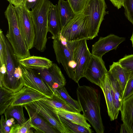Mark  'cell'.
<instances>
[{"label": "cell", "instance_id": "25", "mask_svg": "<svg viewBox=\"0 0 133 133\" xmlns=\"http://www.w3.org/2000/svg\"><path fill=\"white\" fill-rule=\"evenodd\" d=\"M23 105L9 106L4 113L5 119L13 118L17 121L18 123L22 124L26 121L24 114Z\"/></svg>", "mask_w": 133, "mask_h": 133}, {"label": "cell", "instance_id": "29", "mask_svg": "<svg viewBox=\"0 0 133 133\" xmlns=\"http://www.w3.org/2000/svg\"><path fill=\"white\" fill-rule=\"evenodd\" d=\"M118 62L128 73L130 77L133 75V54L125 56Z\"/></svg>", "mask_w": 133, "mask_h": 133}, {"label": "cell", "instance_id": "38", "mask_svg": "<svg viewBox=\"0 0 133 133\" xmlns=\"http://www.w3.org/2000/svg\"><path fill=\"white\" fill-rule=\"evenodd\" d=\"M112 4L118 9H119L123 6L124 0H109Z\"/></svg>", "mask_w": 133, "mask_h": 133}, {"label": "cell", "instance_id": "10", "mask_svg": "<svg viewBox=\"0 0 133 133\" xmlns=\"http://www.w3.org/2000/svg\"><path fill=\"white\" fill-rule=\"evenodd\" d=\"M92 54L88 47L87 40L77 41L73 50V61L75 66L74 81L78 83L84 77L86 68L90 59Z\"/></svg>", "mask_w": 133, "mask_h": 133}, {"label": "cell", "instance_id": "35", "mask_svg": "<svg viewBox=\"0 0 133 133\" xmlns=\"http://www.w3.org/2000/svg\"><path fill=\"white\" fill-rule=\"evenodd\" d=\"M0 124V133H10L11 127L7 125L3 115H1Z\"/></svg>", "mask_w": 133, "mask_h": 133}, {"label": "cell", "instance_id": "13", "mask_svg": "<svg viewBox=\"0 0 133 133\" xmlns=\"http://www.w3.org/2000/svg\"><path fill=\"white\" fill-rule=\"evenodd\" d=\"M108 72L102 58L92 54L85 70L84 77L99 87L101 82Z\"/></svg>", "mask_w": 133, "mask_h": 133}, {"label": "cell", "instance_id": "1", "mask_svg": "<svg viewBox=\"0 0 133 133\" xmlns=\"http://www.w3.org/2000/svg\"><path fill=\"white\" fill-rule=\"evenodd\" d=\"M76 93L77 101L83 115L97 133H103L104 127L101 117V96L93 87L79 85Z\"/></svg>", "mask_w": 133, "mask_h": 133}, {"label": "cell", "instance_id": "15", "mask_svg": "<svg viewBox=\"0 0 133 133\" xmlns=\"http://www.w3.org/2000/svg\"><path fill=\"white\" fill-rule=\"evenodd\" d=\"M36 70L37 74L48 84L54 92L55 89L65 85L66 79L56 64L53 63L48 69Z\"/></svg>", "mask_w": 133, "mask_h": 133}, {"label": "cell", "instance_id": "26", "mask_svg": "<svg viewBox=\"0 0 133 133\" xmlns=\"http://www.w3.org/2000/svg\"><path fill=\"white\" fill-rule=\"evenodd\" d=\"M0 114L2 115L11 105L15 93L2 87H0Z\"/></svg>", "mask_w": 133, "mask_h": 133}, {"label": "cell", "instance_id": "31", "mask_svg": "<svg viewBox=\"0 0 133 133\" xmlns=\"http://www.w3.org/2000/svg\"><path fill=\"white\" fill-rule=\"evenodd\" d=\"M6 38L1 29L0 30V65H6Z\"/></svg>", "mask_w": 133, "mask_h": 133}, {"label": "cell", "instance_id": "17", "mask_svg": "<svg viewBox=\"0 0 133 133\" xmlns=\"http://www.w3.org/2000/svg\"><path fill=\"white\" fill-rule=\"evenodd\" d=\"M23 106L31 119V128L36 130V132L60 133L33 109L26 105Z\"/></svg>", "mask_w": 133, "mask_h": 133}, {"label": "cell", "instance_id": "27", "mask_svg": "<svg viewBox=\"0 0 133 133\" xmlns=\"http://www.w3.org/2000/svg\"><path fill=\"white\" fill-rule=\"evenodd\" d=\"M59 116L62 122L65 127L68 129L70 133H92L93 132L91 129H88L59 115Z\"/></svg>", "mask_w": 133, "mask_h": 133}, {"label": "cell", "instance_id": "16", "mask_svg": "<svg viewBox=\"0 0 133 133\" xmlns=\"http://www.w3.org/2000/svg\"><path fill=\"white\" fill-rule=\"evenodd\" d=\"M46 97H48L38 91L24 86L21 89L15 93L10 105H23Z\"/></svg>", "mask_w": 133, "mask_h": 133}, {"label": "cell", "instance_id": "9", "mask_svg": "<svg viewBox=\"0 0 133 133\" xmlns=\"http://www.w3.org/2000/svg\"><path fill=\"white\" fill-rule=\"evenodd\" d=\"M20 29L28 49L34 47L35 32L30 11L24 6H15Z\"/></svg>", "mask_w": 133, "mask_h": 133}, {"label": "cell", "instance_id": "23", "mask_svg": "<svg viewBox=\"0 0 133 133\" xmlns=\"http://www.w3.org/2000/svg\"><path fill=\"white\" fill-rule=\"evenodd\" d=\"M57 6L62 29L74 17L76 14L67 1L58 0Z\"/></svg>", "mask_w": 133, "mask_h": 133}, {"label": "cell", "instance_id": "37", "mask_svg": "<svg viewBox=\"0 0 133 133\" xmlns=\"http://www.w3.org/2000/svg\"><path fill=\"white\" fill-rule=\"evenodd\" d=\"M41 0H27L25 6L29 10L33 8Z\"/></svg>", "mask_w": 133, "mask_h": 133}, {"label": "cell", "instance_id": "21", "mask_svg": "<svg viewBox=\"0 0 133 133\" xmlns=\"http://www.w3.org/2000/svg\"><path fill=\"white\" fill-rule=\"evenodd\" d=\"M108 72L118 82L123 93L130 78L126 71L120 65L118 62H114L109 66Z\"/></svg>", "mask_w": 133, "mask_h": 133}, {"label": "cell", "instance_id": "14", "mask_svg": "<svg viewBox=\"0 0 133 133\" xmlns=\"http://www.w3.org/2000/svg\"><path fill=\"white\" fill-rule=\"evenodd\" d=\"M125 38L113 34L99 38L92 46L91 54L102 57L105 54L112 50H116L118 45L124 41Z\"/></svg>", "mask_w": 133, "mask_h": 133}, {"label": "cell", "instance_id": "30", "mask_svg": "<svg viewBox=\"0 0 133 133\" xmlns=\"http://www.w3.org/2000/svg\"><path fill=\"white\" fill-rule=\"evenodd\" d=\"M31 122L30 118L22 124L18 123L12 126L10 133H32L31 129Z\"/></svg>", "mask_w": 133, "mask_h": 133}, {"label": "cell", "instance_id": "8", "mask_svg": "<svg viewBox=\"0 0 133 133\" xmlns=\"http://www.w3.org/2000/svg\"><path fill=\"white\" fill-rule=\"evenodd\" d=\"M60 35L69 42L90 39L87 19L83 13L76 14L61 29Z\"/></svg>", "mask_w": 133, "mask_h": 133}, {"label": "cell", "instance_id": "34", "mask_svg": "<svg viewBox=\"0 0 133 133\" xmlns=\"http://www.w3.org/2000/svg\"><path fill=\"white\" fill-rule=\"evenodd\" d=\"M133 94V75L130 77L127 84L123 96V100Z\"/></svg>", "mask_w": 133, "mask_h": 133}, {"label": "cell", "instance_id": "7", "mask_svg": "<svg viewBox=\"0 0 133 133\" xmlns=\"http://www.w3.org/2000/svg\"><path fill=\"white\" fill-rule=\"evenodd\" d=\"M6 65L7 74L5 75L0 74V87H2L16 93L23 88L24 84L23 81L18 80L15 76V69L19 65V64L6 38Z\"/></svg>", "mask_w": 133, "mask_h": 133}, {"label": "cell", "instance_id": "3", "mask_svg": "<svg viewBox=\"0 0 133 133\" xmlns=\"http://www.w3.org/2000/svg\"><path fill=\"white\" fill-rule=\"evenodd\" d=\"M51 2L41 0L30 11L35 32L34 47L43 52L46 49L48 32V18Z\"/></svg>", "mask_w": 133, "mask_h": 133}, {"label": "cell", "instance_id": "19", "mask_svg": "<svg viewBox=\"0 0 133 133\" xmlns=\"http://www.w3.org/2000/svg\"><path fill=\"white\" fill-rule=\"evenodd\" d=\"M48 32L52 35L53 39L59 37L62 29L61 19L57 5L51 2L48 18Z\"/></svg>", "mask_w": 133, "mask_h": 133}, {"label": "cell", "instance_id": "41", "mask_svg": "<svg viewBox=\"0 0 133 133\" xmlns=\"http://www.w3.org/2000/svg\"><path fill=\"white\" fill-rule=\"evenodd\" d=\"M130 40L132 44V46L133 47V32L132 35L131 36V38L130 39Z\"/></svg>", "mask_w": 133, "mask_h": 133}, {"label": "cell", "instance_id": "40", "mask_svg": "<svg viewBox=\"0 0 133 133\" xmlns=\"http://www.w3.org/2000/svg\"><path fill=\"white\" fill-rule=\"evenodd\" d=\"M121 127L120 132V133H128L125 126L123 123L121 125Z\"/></svg>", "mask_w": 133, "mask_h": 133}, {"label": "cell", "instance_id": "18", "mask_svg": "<svg viewBox=\"0 0 133 133\" xmlns=\"http://www.w3.org/2000/svg\"><path fill=\"white\" fill-rule=\"evenodd\" d=\"M120 111L121 120L128 133H133V94L123 100Z\"/></svg>", "mask_w": 133, "mask_h": 133}, {"label": "cell", "instance_id": "36", "mask_svg": "<svg viewBox=\"0 0 133 133\" xmlns=\"http://www.w3.org/2000/svg\"><path fill=\"white\" fill-rule=\"evenodd\" d=\"M14 6H25L27 0H6Z\"/></svg>", "mask_w": 133, "mask_h": 133}, {"label": "cell", "instance_id": "28", "mask_svg": "<svg viewBox=\"0 0 133 133\" xmlns=\"http://www.w3.org/2000/svg\"><path fill=\"white\" fill-rule=\"evenodd\" d=\"M55 91L71 106L79 112H81L82 110L78 101L73 99L70 97L64 87L56 89Z\"/></svg>", "mask_w": 133, "mask_h": 133}, {"label": "cell", "instance_id": "20", "mask_svg": "<svg viewBox=\"0 0 133 133\" xmlns=\"http://www.w3.org/2000/svg\"><path fill=\"white\" fill-rule=\"evenodd\" d=\"M19 64L28 68L36 70L48 69L52 65V62L44 57L30 56L18 61Z\"/></svg>", "mask_w": 133, "mask_h": 133}, {"label": "cell", "instance_id": "32", "mask_svg": "<svg viewBox=\"0 0 133 133\" xmlns=\"http://www.w3.org/2000/svg\"><path fill=\"white\" fill-rule=\"evenodd\" d=\"M74 12L76 14L83 12L87 0H67Z\"/></svg>", "mask_w": 133, "mask_h": 133}, {"label": "cell", "instance_id": "12", "mask_svg": "<svg viewBox=\"0 0 133 133\" xmlns=\"http://www.w3.org/2000/svg\"><path fill=\"white\" fill-rule=\"evenodd\" d=\"M22 71V78L24 86L32 88L51 98L54 92L36 71L19 64Z\"/></svg>", "mask_w": 133, "mask_h": 133}, {"label": "cell", "instance_id": "4", "mask_svg": "<svg viewBox=\"0 0 133 133\" xmlns=\"http://www.w3.org/2000/svg\"><path fill=\"white\" fill-rule=\"evenodd\" d=\"M104 96L110 120L117 118L123 101V93L118 81L108 72L99 87Z\"/></svg>", "mask_w": 133, "mask_h": 133}, {"label": "cell", "instance_id": "6", "mask_svg": "<svg viewBox=\"0 0 133 133\" xmlns=\"http://www.w3.org/2000/svg\"><path fill=\"white\" fill-rule=\"evenodd\" d=\"M77 41H66L61 35L53 41V47L57 62L62 64L69 77L73 80L75 68L73 50Z\"/></svg>", "mask_w": 133, "mask_h": 133}, {"label": "cell", "instance_id": "2", "mask_svg": "<svg viewBox=\"0 0 133 133\" xmlns=\"http://www.w3.org/2000/svg\"><path fill=\"white\" fill-rule=\"evenodd\" d=\"M9 26L6 36L18 61L30 56L19 29L15 6L10 4L4 12Z\"/></svg>", "mask_w": 133, "mask_h": 133}, {"label": "cell", "instance_id": "33", "mask_svg": "<svg viewBox=\"0 0 133 133\" xmlns=\"http://www.w3.org/2000/svg\"><path fill=\"white\" fill-rule=\"evenodd\" d=\"M123 6L126 17L133 25V0H124Z\"/></svg>", "mask_w": 133, "mask_h": 133}, {"label": "cell", "instance_id": "22", "mask_svg": "<svg viewBox=\"0 0 133 133\" xmlns=\"http://www.w3.org/2000/svg\"><path fill=\"white\" fill-rule=\"evenodd\" d=\"M52 107L54 110L59 115L88 129H91L90 125L87 122V119L83 114H81L79 112H71Z\"/></svg>", "mask_w": 133, "mask_h": 133}, {"label": "cell", "instance_id": "39", "mask_svg": "<svg viewBox=\"0 0 133 133\" xmlns=\"http://www.w3.org/2000/svg\"><path fill=\"white\" fill-rule=\"evenodd\" d=\"M5 121L6 124L9 127H11L15 124V118H9Z\"/></svg>", "mask_w": 133, "mask_h": 133}, {"label": "cell", "instance_id": "24", "mask_svg": "<svg viewBox=\"0 0 133 133\" xmlns=\"http://www.w3.org/2000/svg\"><path fill=\"white\" fill-rule=\"evenodd\" d=\"M43 99L53 108L79 112L64 100L55 91L51 98L46 97Z\"/></svg>", "mask_w": 133, "mask_h": 133}, {"label": "cell", "instance_id": "5", "mask_svg": "<svg viewBox=\"0 0 133 133\" xmlns=\"http://www.w3.org/2000/svg\"><path fill=\"white\" fill-rule=\"evenodd\" d=\"M107 8L104 0H87L83 13L86 18L90 39L98 36L104 16L108 14Z\"/></svg>", "mask_w": 133, "mask_h": 133}, {"label": "cell", "instance_id": "11", "mask_svg": "<svg viewBox=\"0 0 133 133\" xmlns=\"http://www.w3.org/2000/svg\"><path fill=\"white\" fill-rule=\"evenodd\" d=\"M25 105L34 110L60 133H70L61 120L58 115L44 100H37Z\"/></svg>", "mask_w": 133, "mask_h": 133}]
</instances>
